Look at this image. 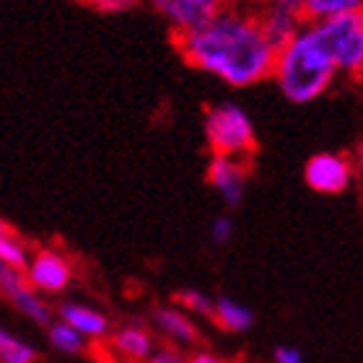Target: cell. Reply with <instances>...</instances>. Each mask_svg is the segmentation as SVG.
<instances>
[{
  "mask_svg": "<svg viewBox=\"0 0 363 363\" xmlns=\"http://www.w3.org/2000/svg\"><path fill=\"white\" fill-rule=\"evenodd\" d=\"M130 3H96L99 11H122V8H128Z\"/></svg>",
  "mask_w": 363,
  "mask_h": 363,
  "instance_id": "cell-24",
  "label": "cell"
},
{
  "mask_svg": "<svg viewBox=\"0 0 363 363\" xmlns=\"http://www.w3.org/2000/svg\"><path fill=\"white\" fill-rule=\"evenodd\" d=\"M23 278L37 294H62L73 280V267H70L68 257H62L60 252L39 250L29 259Z\"/></svg>",
  "mask_w": 363,
  "mask_h": 363,
  "instance_id": "cell-8",
  "label": "cell"
},
{
  "mask_svg": "<svg viewBox=\"0 0 363 363\" xmlns=\"http://www.w3.org/2000/svg\"><path fill=\"white\" fill-rule=\"evenodd\" d=\"M153 325L159 327L169 340L182 342V345H195L200 340V330L195 327V322L182 309H177V306H159V309H153Z\"/></svg>",
  "mask_w": 363,
  "mask_h": 363,
  "instance_id": "cell-13",
  "label": "cell"
},
{
  "mask_svg": "<svg viewBox=\"0 0 363 363\" xmlns=\"http://www.w3.org/2000/svg\"><path fill=\"white\" fill-rule=\"evenodd\" d=\"M335 76L337 70L325 57V52L311 42L306 26L294 42L278 50L275 65H272V78L278 81L280 94L294 104H309L319 99L333 86Z\"/></svg>",
  "mask_w": 363,
  "mask_h": 363,
  "instance_id": "cell-2",
  "label": "cell"
},
{
  "mask_svg": "<svg viewBox=\"0 0 363 363\" xmlns=\"http://www.w3.org/2000/svg\"><path fill=\"white\" fill-rule=\"evenodd\" d=\"M272 358H275V363H303L301 350L294 345H278L272 350Z\"/></svg>",
  "mask_w": 363,
  "mask_h": 363,
  "instance_id": "cell-21",
  "label": "cell"
},
{
  "mask_svg": "<svg viewBox=\"0 0 363 363\" xmlns=\"http://www.w3.org/2000/svg\"><path fill=\"white\" fill-rule=\"evenodd\" d=\"M361 8L363 3H358V0H306V3H301L306 23L327 21V18L350 13V11H361Z\"/></svg>",
  "mask_w": 363,
  "mask_h": 363,
  "instance_id": "cell-15",
  "label": "cell"
},
{
  "mask_svg": "<svg viewBox=\"0 0 363 363\" xmlns=\"http://www.w3.org/2000/svg\"><path fill=\"white\" fill-rule=\"evenodd\" d=\"M257 21H259V29H262V34H265V39L270 42V47L275 52L283 50L288 42H294V39L301 34L303 26H306L301 3H296V0L272 3L262 13H257Z\"/></svg>",
  "mask_w": 363,
  "mask_h": 363,
  "instance_id": "cell-6",
  "label": "cell"
},
{
  "mask_svg": "<svg viewBox=\"0 0 363 363\" xmlns=\"http://www.w3.org/2000/svg\"><path fill=\"white\" fill-rule=\"evenodd\" d=\"M39 353L11 330L0 327V363H37Z\"/></svg>",
  "mask_w": 363,
  "mask_h": 363,
  "instance_id": "cell-16",
  "label": "cell"
},
{
  "mask_svg": "<svg viewBox=\"0 0 363 363\" xmlns=\"http://www.w3.org/2000/svg\"><path fill=\"white\" fill-rule=\"evenodd\" d=\"M231 236H234V220H231V216H216L211 223V242L216 247H223V244L231 242Z\"/></svg>",
  "mask_w": 363,
  "mask_h": 363,
  "instance_id": "cell-20",
  "label": "cell"
},
{
  "mask_svg": "<svg viewBox=\"0 0 363 363\" xmlns=\"http://www.w3.org/2000/svg\"><path fill=\"white\" fill-rule=\"evenodd\" d=\"M213 322L226 333H247L255 327V314L244 303H236L228 296H218L213 301Z\"/></svg>",
  "mask_w": 363,
  "mask_h": 363,
  "instance_id": "cell-14",
  "label": "cell"
},
{
  "mask_svg": "<svg viewBox=\"0 0 363 363\" xmlns=\"http://www.w3.org/2000/svg\"><path fill=\"white\" fill-rule=\"evenodd\" d=\"M208 184L218 192L228 211L242 208L244 192H247V167H244V161L213 156L211 164H208Z\"/></svg>",
  "mask_w": 363,
  "mask_h": 363,
  "instance_id": "cell-10",
  "label": "cell"
},
{
  "mask_svg": "<svg viewBox=\"0 0 363 363\" xmlns=\"http://www.w3.org/2000/svg\"><path fill=\"white\" fill-rule=\"evenodd\" d=\"M0 294L6 296L8 301L13 303L23 317L31 319L34 325H42V327L52 325V309H50V303L26 283L23 272H16V270L0 272Z\"/></svg>",
  "mask_w": 363,
  "mask_h": 363,
  "instance_id": "cell-9",
  "label": "cell"
},
{
  "mask_svg": "<svg viewBox=\"0 0 363 363\" xmlns=\"http://www.w3.org/2000/svg\"><path fill=\"white\" fill-rule=\"evenodd\" d=\"M3 270H6V267H3V265H0V272H3Z\"/></svg>",
  "mask_w": 363,
  "mask_h": 363,
  "instance_id": "cell-27",
  "label": "cell"
},
{
  "mask_svg": "<svg viewBox=\"0 0 363 363\" xmlns=\"http://www.w3.org/2000/svg\"><path fill=\"white\" fill-rule=\"evenodd\" d=\"M174 45L192 68L234 89L255 86L272 76L278 55L259 29L257 16L223 8L200 31L174 37Z\"/></svg>",
  "mask_w": 363,
  "mask_h": 363,
  "instance_id": "cell-1",
  "label": "cell"
},
{
  "mask_svg": "<svg viewBox=\"0 0 363 363\" xmlns=\"http://www.w3.org/2000/svg\"><path fill=\"white\" fill-rule=\"evenodd\" d=\"M306 34L337 73L363 78V8L327 21L306 23Z\"/></svg>",
  "mask_w": 363,
  "mask_h": 363,
  "instance_id": "cell-3",
  "label": "cell"
},
{
  "mask_svg": "<svg viewBox=\"0 0 363 363\" xmlns=\"http://www.w3.org/2000/svg\"><path fill=\"white\" fill-rule=\"evenodd\" d=\"M205 140L213 156L244 159L257 151L252 117L236 101H220L205 112Z\"/></svg>",
  "mask_w": 363,
  "mask_h": 363,
  "instance_id": "cell-4",
  "label": "cell"
},
{
  "mask_svg": "<svg viewBox=\"0 0 363 363\" xmlns=\"http://www.w3.org/2000/svg\"><path fill=\"white\" fill-rule=\"evenodd\" d=\"M57 322L73 327L84 337H106L109 335V317L94 306L65 301L57 306Z\"/></svg>",
  "mask_w": 363,
  "mask_h": 363,
  "instance_id": "cell-11",
  "label": "cell"
},
{
  "mask_svg": "<svg viewBox=\"0 0 363 363\" xmlns=\"http://www.w3.org/2000/svg\"><path fill=\"white\" fill-rule=\"evenodd\" d=\"M303 182L319 195H340L353 182V167L342 153L319 151L303 164Z\"/></svg>",
  "mask_w": 363,
  "mask_h": 363,
  "instance_id": "cell-5",
  "label": "cell"
},
{
  "mask_svg": "<svg viewBox=\"0 0 363 363\" xmlns=\"http://www.w3.org/2000/svg\"><path fill=\"white\" fill-rule=\"evenodd\" d=\"M109 345H112V350L117 356L130 363H148V358H151L153 350H156L151 333L140 325H128V327H122V330H117V333L109 337Z\"/></svg>",
  "mask_w": 363,
  "mask_h": 363,
  "instance_id": "cell-12",
  "label": "cell"
},
{
  "mask_svg": "<svg viewBox=\"0 0 363 363\" xmlns=\"http://www.w3.org/2000/svg\"><path fill=\"white\" fill-rule=\"evenodd\" d=\"M174 301L182 306L184 314H197V317H213V298L211 296H205L203 291H197V288H182L174 294Z\"/></svg>",
  "mask_w": 363,
  "mask_h": 363,
  "instance_id": "cell-19",
  "label": "cell"
},
{
  "mask_svg": "<svg viewBox=\"0 0 363 363\" xmlns=\"http://www.w3.org/2000/svg\"><path fill=\"white\" fill-rule=\"evenodd\" d=\"M153 8L169 21L174 37L200 31L220 13V3L216 0H156Z\"/></svg>",
  "mask_w": 363,
  "mask_h": 363,
  "instance_id": "cell-7",
  "label": "cell"
},
{
  "mask_svg": "<svg viewBox=\"0 0 363 363\" xmlns=\"http://www.w3.org/2000/svg\"><path fill=\"white\" fill-rule=\"evenodd\" d=\"M148 363H189V361L174 348H156L153 356L148 358Z\"/></svg>",
  "mask_w": 363,
  "mask_h": 363,
  "instance_id": "cell-22",
  "label": "cell"
},
{
  "mask_svg": "<svg viewBox=\"0 0 363 363\" xmlns=\"http://www.w3.org/2000/svg\"><path fill=\"white\" fill-rule=\"evenodd\" d=\"M0 234H11V228H8V223L3 218H0Z\"/></svg>",
  "mask_w": 363,
  "mask_h": 363,
  "instance_id": "cell-25",
  "label": "cell"
},
{
  "mask_svg": "<svg viewBox=\"0 0 363 363\" xmlns=\"http://www.w3.org/2000/svg\"><path fill=\"white\" fill-rule=\"evenodd\" d=\"M29 250L23 247V242L13 234H0V265L6 270L26 272L29 267Z\"/></svg>",
  "mask_w": 363,
  "mask_h": 363,
  "instance_id": "cell-18",
  "label": "cell"
},
{
  "mask_svg": "<svg viewBox=\"0 0 363 363\" xmlns=\"http://www.w3.org/2000/svg\"><path fill=\"white\" fill-rule=\"evenodd\" d=\"M189 363H226L220 361L218 356H213V353H205V350H200V353H195L192 358H187Z\"/></svg>",
  "mask_w": 363,
  "mask_h": 363,
  "instance_id": "cell-23",
  "label": "cell"
},
{
  "mask_svg": "<svg viewBox=\"0 0 363 363\" xmlns=\"http://www.w3.org/2000/svg\"><path fill=\"white\" fill-rule=\"evenodd\" d=\"M47 340L52 345L55 350H60L65 356H78L86 350V337L78 335L73 327L62 325V322H52L47 327Z\"/></svg>",
  "mask_w": 363,
  "mask_h": 363,
  "instance_id": "cell-17",
  "label": "cell"
},
{
  "mask_svg": "<svg viewBox=\"0 0 363 363\" xmlns=\"http://www.w3.org/2000/svg\"><path fill=\"white\" fill-rule=\"evenodd\" d=\"M358 167H361V174H363V143H361V148H358Z\"/></svg>",
  "mask_w": 363,
  "mask_h": 363,
  "instance_id": "cell-26",
  "label": "cell"
}]
</instances>
